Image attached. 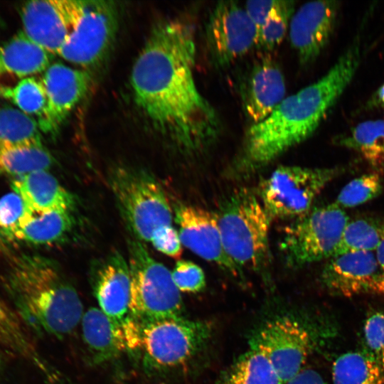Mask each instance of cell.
Segmentation results:
<instances>
[{
	"mask_svg": "<svg viewBox=\"0 0 384 384\" xmlns=\"http://www.w3.org/2000/svg\"><path fill=\"white\" fill-rule=\"evenodd\" d=\"M196 47L191 26L168 19L152 28L131 72L137 105L154 127L180 149L203 151L220 132L218 113L194 78Z\"/></svg>",
	"mask_w": 384,
	"mask_h": 384,
	"instance_id": "cell-1",
	"label": "cell"
},
{
	"mask_svg": "<svg viewBox=\"0 0 384 384\" xmlns=\"http://www.w3.org/2000/svg\"><path fill=\"white\" fill-rule=\"evenodd\" d=\"M361 60L357 39L316 82L285 97L264 120L248 129L237 164L250 173L308 139L352 80Z\"/></svg>",
	"mask_w": 384,
	"mask_h": 384,
	"instance_id": "cell-2",
	"label": "cell"
},
{
	"mask_svg": "<svg viewBox=\"0 0 384 384\" xmlns=\"http://www.w3.org/2000/svg\"><path fill=\"white\" fill-rule=\"evenodd\" d=\"M4 286L27 326L61 338L80 323L83 305L78 292L53 261L34 255H15Z\"/></svg>",
	"mask_w": 384,
	"mask_h": 384,
	"instance_id": "cell-3",
	"label": "cell"
},
{
	"mask_svg": "<svg viewBox=\"0 0 384 384\" xmlns=\"http://www.w3.org/2000/svg\"><path fill=\"white\" fill-rule=\"evenodd\" d=\"M218 225L227 255L240 269L262 270L267 262L271 217L251 190H236L222 204Z\"/></svg>",
	"mask_w": 384,
	"mask_h": 384,
	"instance_id": "cell-4",
	"label": "cell"
},
{
	"mask_svg": "<svg viewBox=\"0 0 384 384\" xmlns=\"http://www.w3.org/2000/svg\"><path fill=\"white\" fill-rule=\"evenodd\" d=\"M129 310L139 323L183 316V301L170 272L156 260L142 242H128Z\"/></svg>",
	"mask_w": 384,
	"mask_h": 384,
	"instance_id": "cell-5",
	"label": "cell"
},
{
	"mask_svg": "<svg viewBox=\"0 0 384 384\" xmlns=\"http://www.w3.org/2000/svg\"><path fill=\"white\" fill-rule=\"evenodd\" d=\"M110 186L123 220L137 240L150 242L159 230L172 225L168 198L150 174L119 168L111 174Z\"/></svg>",
	"mask_w": 384,
	"mask_h": 384,
	"instance_id": "cell-6",
	"label": "cell"
},
{
	"mask_svg": "<svg viewBox=\"0 0 384 384\" xmlns=\"http://www.w3.org/2000/svg\"><path fill=\"white\" fill-rule=\"evenodd\" d=\"M210 322L183 316L139 323L140 353L144 364L152 369L179 367L195 357L210 340Z\"/></svg>",
	"mask_w": 384,
	"mask_h": 384,
	"instance_id": "cell-7",
	"label": "cell"
},
{
	"mask_svg": "<svg viewBox=\"0 0 384 384\" xmlns=\"http://www.w3.org/2000/svg\"><path fill=\"white\" fill-rule=\"evenodd\" d=\"M349 220L335 203L311 210L286 227L279 250L290 267L331 257Z\"/></svg>",
	"mask_w": 384,
	"mask_h": 384,
	"instance_id": "cell-8",
	"label": "cell"
},
{
	"mask_svg": "<svg viewBox=\"0 0 384 384\" xmlns=\"http://www.w3.org/2000/svg\"><path fill=\"white\" fill-rule=\"evenodd\" d=\"M340 171L281 166L261 183L258 196L271 218L297 219L311 210L317 196Z\"/></svg>",
	"mask_w": 384,
	"mask_h": 384,
	"instance_id": "cell-9",
	"label": "cell"
},
{
	"mask_svg": "<svg viewBox=\"0 0 384 384\" xmlns=\"http://www.w3.org/2000/svg\"><path fill=\"white\" fill-rule=\"evenodd\" d=\"M317 328L306 319L292 314L277 315L256 330L250 343L267 356L286 384L304 369V365L318 341Z\"/></svg>",
	"mask_w": 384,
	"mask_h": 384,
	"instance_id": "cell-10",
	"label": "cell"
},
{
	"mask_svg": "<svg viewBox=\"0 0 384 384\" xmlns=\"http://www.w3.org/2000/svg\"><path fill=\"white\" fill-rule=\"evenodd\" d=\"M117 24L118 12L112 2L82 1L78 23L58 55L84 68L98 65L111 48Z\"/></svg>",
	"mask_w": 384,
	"mask_h": 384,
	"instance_id": "cell-11",
	"label": "cell"
},
{
	"mask_svg": "<svg viewBox=\"0 0 384 384\" xmlns=\"http://www.w3.org/2000/svg\"><path fill=\"white\" fill-rule=\"evenodd\" d=\"M257 28L244 6L223 1L213 9L206 26L209 55L218 67H225L245 55L256 44Z\"/></svg>",
	"mask_w": 384,
	"mask_h": 384,
	"instance_id": "cell-12",
	"label": "cell"
},
{
	"mask_svg": "<svg viewBox=\"0 0 384 384\" xmlns=\"http://www.w3.org/2000/svg\"><path fill=\"white\" fill-rule=\"evenodd\" d=\"M80 0H35L21 9L23 31L51 55H58L81 14Z\"/></svg>",
	"mask_w": 384,
	"mask_h": 384,
	"instance_id": "cell-13",
	"label": "cell"
},
{
	"mask_svg": "<svg viewBox=\"0 0 384 384\" xmlns=\"http://www.w3.org/2000/svg\"><path fill=\"white\" fill-rule=\"evenodd\" d=\"M175 220L182 245L231 276L243 279L242 270L225 250L216 213L191 205H179L175 209Z\"/></svg>",
	"mask_w": 384,
	"mask_h": 384,
	"instance_id": "cell-14",
	"label": "cell"
},
{
	"mask_svg": "<svg viewBox=\"0 0 384 384\" xmlns=\"http://www.w3.org/2000/svg\"><path fill=\"white\" fill-rule=\"evenodd\" d=\"M323 284L332 293L351 297L384 295V274L375 252H353L330 257L321 272Z\"/></svg>",
	"mask_w": 384,
	"mask_h": 384,
	"instance_id": "cell-15",
	"label": "cell"
},
{
	"mask_svg": "<svg viewBox=\"0 0 384 384\" xmlns=\"http://www.w3.org/2000/svg\"><path fill=\"white\" fill-rule=\"evenodd\" d=\"M48 97L43 114L37 120L41 130L54 133L87 94L91 78L87 71L63 63L50 64L41 78Z\"/></svg>",
	"mask_w": 384,
	"mask_h": 384,
	"instance_id": "cell-16",
	"label": "cell"
},
{
	"mask_svg": "<svg viewBox=\"0 0 384 384\" xmlns=\"http://www.w3.org/2000/svg\"><path fill=\"white\" fill-rule=\"evenodd\" d=\"M339 3L316 1L301 6L289 24V39L302 64L314 61L329 41L335 28Z\"/></svg>",
	"mask_w": 384,
	"mask_h": 384,
	"instance_id": "cell-17",
	"label": "cell"
},
{
	"mask_svg": "<svg viewBox=\"0 0 384 384\" xmlns=\"http://www.w3.org/2000/svg\"><path fill=\"white\" fill-rule=\"evenodd\" d=\"M93 289L99 309L117 328L134 320L129 310V267L119 252L112 253L100 262L93 275Z\"/></svg>",
	"mask_w": 384,
	"mask_h": 384,
	"instance_id": "cell-18",
	"label": "cell"
},
{
	"mask_svg": "<svg viewBox=\"0 0 384 384\" xmlns=\"http://www.w3.org/2000/svg\"><path fill=\"white\" fill-rule=\"evenodd\" d=\"M286 85L278 64L270 58L259 61L250 73L243 107L253 124L267 118L285 98Z\"/></svg>",
	"mask_w": 384,
	"mask_h": 384,
	"instance_id": "cell-19",
	"label": "cell"
},
{
	"mask_svg": "<svg viewBox=\"0 0 384 384\" xmlns=\"http://www.w3.org/2000/svg\"><path fill=\"white\" fill-rule=\"evenodd\" d=\"M50 55L23 31L0 45V94L21 80L44 72Z\"/></svg>",
	"mask_w": 384,
	"mask_h": 384,
	"instance_id": "cell-20",
	"label": "cell"
},
{
	"mask_svg": "<svg viewBox=\"0 0 384 384\" xmlns=\"http://www.w3.org/2000/svg\"><path fill=\"white\" fill-rule=\"evenodd\" d=\"M12 188L26 208L33 212L72 211L75 205L73 194L47 170L16 178L12 182Z\"/></svg>",
	"mask_w": 384,
	"mask_h": 384,
	"instance_id": "cell-21",
	"label": "cell"
},
{
	"mask_svg": "<svg viewBox=\"0 0 384 384\" xmlns=\"http://www.w3.org/2000/svg\"><path fill=\"white\" fill-rule=\"evenodd\" d=\"M74 223L72 211L40 213L27 209L16 227L4 236L32 245H50L65 239Z\"/></svg>",
	"mask_w": 384,
	"mask_h": 384,
	"instance_id": "cell-22",
	"label": "cell"
},
{
	"mask_svg": "<svg viewBox=\"0 0 384 384\" xmlns=\"http://www.w3.org/2000/svg\"><path fill=\"white\" fill-rule=\"evenodd\" d=\"M80 323L84 343L95 362L111 361L127 351L120 329L99 308L85 311Z\"/></svg>",
	"mask_w": 384,
	"mask_h": 384,
	"instance_id": "cell-23",
	"label": "cell"
},
{
	"mask_svg": "<svg viewBox=\"0 0 384 384\" xmlns=\"http://www.w3.org/2000/svg\"><path fill=\"white\" fill-rule=\"evenodd\" d=\"M215 384H283L266 354L249 343V348L225 370Z\"/></svg>",
	"mask_w": 384,
	"mask_h": 384,
	"instance_id": "cell-24",
	"label": "cell"
},
{
	"mask_svg": "<svg viewBox=\"0 0 384 384\" xmlns=\"http://www.w3.org/2000/svg\"><path fill=\"white\" fill-rule=\"evenodd\" d=\"M336 142L353 149L375 169H384V120L359 123L349 133L337 138Z\"/></svg>",
	"mask_w": 384,
	"mask_h": 384,
	"instance_id": "cell-25",
	"label": "cell"
},
{
	"mask_svg": "<svg viewBox=\"0 0 384 384\" xmlns=\"http://www.w3.org/2000/svg\"><path fill=\"white\" fill-rule=\"evenodd\" d=\"M333 384H384V368L362 350L340 355L332 367Z\"/></svg>",
	"mask_w": 384,
	"mask_h": 384,
	"instance_id": "cell-26",
	"label": "cell"
},
{
	"mask_svg": "<svg viewBox=\"0 0 384 384\" xmlns=\"http://www.w3.org/2000/svg\"><path fill=\"white\" fill-rule=\"evenodd\" d=\"M53 157L43 144H0V174L19 178L28 174L48 170Z\"/></svg>",
	"mask_w": 384,
	"mask_h": 384,
	"instance_id": "cell-27",
	"label": "cell"
},
{
	"mask_svg": "<svg viewBox=\"0 0 384 384\" xmlns=\"http://www.w3.org/2000/svg\"><path fill=\"white\" fill-rule=\"evenodd\" d=\"M26 326L16 311L0 298V345L36 365L42 357L33 346Z\"/></svg>",
	"mask_w": 384,
	"mask_h": 384,
	"instance_id": "cell-28",
	"label": "cell"
},
{
	"mask_svg": "<svg viewBox=\"0 0 384 384\" xmlns=\"http://www.w3.org/2000/svg\"><path fill=\"white\" fill-rule=\"evenodd\" d=\"M383 240L384 224L368 218L349 220L333 256L353 252H375Z\"/></svg>",
	"mask_w": 384,
	"mask_h": 384,
	"instance_id": "cell-29",
	"label": "cell"
},
{
	"mask_svg": "<svg viewBox=\"0 0 384 384\" xmlns=\"http://www.w3.org/2000/svg\"><path fill=\"white\" fill-rule=\"evenodd\" d=\"M37 122L17 107L0 104V144H43Z\"/></svg>",
	"mask_w": 384,
	"mask_h": 384,
	"instance_id": "cell-30",
	"label": "cell"
},
{
	"mask_svg": "<svg viewBox=\"0 0 384 384\" xmlns=\"http://www.w3.org/2000/svg\"><path fill=\"white\" fill-rule=\"evenodd\" d=\"M0 96L12 102L18 109L39 119L45 112L48 97L41 78L28 77L13 87L3 91Z\"/></svg>",
	"mask_w": 384,
	"mask_h": 384,
	"instance_id": "cell-31",
	"label": "cell"
},
{
	"mask_svg": "<svg viewBox=\"0 0 384 384\" xmlns=\"http://www.w3.org/2000/svg\"><path fill=\"white\" fill-rule=\"evenodd\" d=\"M294 4L292 1H276L268 17L257 31V45L271 50L281 43L294 12Z\"/></svg>",
	"mask_w": 384,
	"mask_h": 384,
	"instance_id": "cell-32",
	"label": "cell"
},
{
	"mask_svg": "<svg viewBox=\"0 0 384 384\" xmlns=\"http://www.w3.org/2000/svg\"><path fill=\"white\" fill-rule=\"evenodd\" d=\"M382 188V179L378 173L364 174L343 186L334 203L342 208L358 206L377 197Z\"/></svg>",
	"mask_w": 384,
	"mask_h": 384,
	"instance_id": "cell-33",
	"label": "cell"
},
{
	"mask_svg": "<svg viewBox=\"0 0 384 384\" xmlns=\"http://www.w3.org/2000/svg\"><path fill=\"white\" fill-rule=\"evenodd\" d=\"M362 351L384 368V313L373 311L363 327Z\"/></svg>",
	"mask_w": 384,
	"mask_h": 384,
	"instance_id": "cell-34",
	"label": "cell"
},
{
	"mask_svg": "<svg viewBox=\"0 0 384 384\" xmlns=\"http://www.w3.org/2000/svg\"><path fill=\"white\" fill-rule=\"evenodd\" d=\"M172 279L180 292L197 293L206 286L203 270L188 260H178L171 272Z\"/></svg>",
	"mask_w": 384,
	"mask_h": 384,
	"instance_id": "cell-35",
	"label": "cell"
},
{
	"mask_svg": "<svg viewBox=\"0 0 384 384\" xmlns=\"http://www.w3.org/2000/svg\"><path fill=\"white\" fill-rule=\"evenodd\" d=\"M27 208L15 192L0 198V233L4 236L16 227Z\"/></svg>",
	"mask_w": 384,
	"mask_h": 384,
	"instance_id": "cell-36",
	"label": "cell"
},
{
	"mask_svg": "<svg viewBox=\"0 0 384 384\" xmlns=\"http://www.w3.org/2000/svg\"><path fill=\"white\" fill-rule=\"evenodd\" d=\"M154 247L164 255L178 258L182 253V243L178 232L172 226L159 230L151 238Z\"/></svg>",
	"mask_w": 384,
	"mask_h": 384,
	"instance_id": "cell-37",
	"label": "cell"
},
{
	"mask_svg": "<svg viewBox=\"0 0 384 384\" xmlns=\"http://www.w3.org/2000/svg\"><path fill=\"white\" fill-rule=\"evenodd\" d=\"M276 1H249L245 2V9L256 26L257 31L265 23Z\"/></svg>",
	"mask_w": 384,
	"mask_h": 384,
	"instance_id": "cell-38",
	"label": "cell"
},
{
	"mask_svg": "<svg viewBox=\"0 0 384 384\" xmlns=\"http://www.w3.org/2000/svg\"><path fill=\"white\" fill-rule=\"evenodd\" d=\"M286 384H330L323 376L313 369H303Z\"/></svg>",
	"mask_w": 384,
	"mask_h": 384,
	"instance_id": "cell-39",
	"label": "cell"
},
{
	"mask_svg": "<svg viewBox=\"0 0 384 384\" xmlns=\"http://www.w3.org/2000/svg\"><path fill=\"white\" fill-rule=\"evenodd\" d=\"M48 384H76L68 376L50 366L43 374Z\"/></svg>",
	"mask_w": 384,
	"mask_h": 384,
	"instance_id": "cell-40",
	"label": "cell"
},
{
	"mask_svg": "<svg viewBox=\"0 0 384 384\" xmlns=\"http://www.w3.org/2000/svg\"><path fill=\"white\" fill-rule=\"evenodd\" d=\"M377 261L384 274V240L375 251Z\"/></svg>",
	"mask_w": 384,
	"mask_h": 384,
	"instance_id": "cell-41",
	"label": "cell"
},
{
	"mask_svg": "<svg viewBox=\"0 0 384 384\" xmlns=\"http://www.w3.org/2000/svg\"><path fill=\"white\" fill-rule=\"evenodd\" d=\"M375 102L384 110V85H381L375 95Z\"/></svg>",
	"mask_w": 384,
	"mask_h": 384,
	"instance_id": "cell-42",
	"label": "cell"
}]
</instances>
